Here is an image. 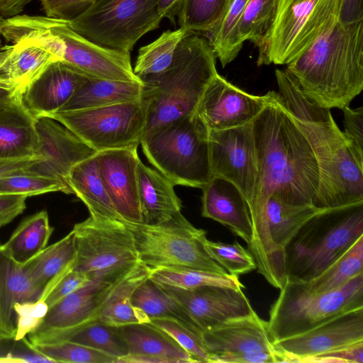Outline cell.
<instances>
[{
  "instance_id": "1",
  "label": "cell",
  "mask_w": 363,
  "mask_h": 363,
  "mask_svg": "<svg viewBox=\"0 0 363 363\" xmlns=\"http://www.w3.org/2000/svg\"><path fill=\"white\" fill-rule=\"evenodd\" d=\"M269 92L268 102L252 121L257 177L249 205L252 235L247 246L260 269L274 267L281 259L269 230L265 213L268 198L274 194L289 203L315 205L320 179L308 141L279 94Z\"/></svg>"
},
{
  "instance_id": "2",
  "label": "cell",
  "mask_w": 363,
  "mask_h": 363,
  "mask_svg": "<svg viewBox=\"0 0 363 363\" xmlns=\"http://www.w3.org/2000/svg\"><path fill=\"white\" fill-rule=\"evenodd\" d=\"M279 94L313 152L319 169L315 205L333 208L363 201V169L354 159L330 109L318 106L302 93L285 69H276Z\"/></svg>"
},
{
  "instance_id": "3",
  "label": "cell",
  "mask_w": 363,
  "mask_h": 363,
  "mask_svg": "<svg viewBox=\"0 0 363 363\" xmlns=\"http://www.w3.org/2000/svg\"><path fill=\"white\" fill-rule=\"evenodd\" d=\"M286 69L318 106L341 110L350 106L363 89V21H337Z\"/></svg>"
},
{
  "instance_id": "4",
  "label": "cell",
  "mask_w": 363,
  "mask_h": 363,
  "mask_svg": "<svg viewBox=\"0 0 363 363\" xmlns=\"http://www.w3.org/2000/svg\"><path fill=\"white\" fill-rule=\"evenodd\" d=\"M216 60L208 39L188 33L177 46L172 66L160 74L141 79L146 107L144 135L195 113L206 87L218 74Z\"/></svg>"
},
{
  "instance_id": "5",
  "label": "cell",
  "mask_w": 363,
  "mask_h": 363,
  "mask_svg": "<svg viewBox=\"0 0 363 363\" xmlns=\"http://www.w3.org/2000/svg\"><path fill=\"white\" fill-rule=\"evenodd\" d=\"M1 35L12 44L23 42L40 47L87 77L142 82L134 73L130 52L93 43L74 31L68 21L19 14L6 18Z\"/></svg>"
},
{
  "instance_id": "6",
  "label": "cell",
  "mask_w": 363,
  "mask_h": 363,
  "mask_svg": "<svg viewBox=\"0 0 363 363\" xmlns=\"http://www.w3.org/2000/svg\"><path fill=\"white\" fill-rule=\"evenodd\" d=\"M363 235V201L325 208L311 217L285 247L286 279L306 283Z\"/></svg>"
},
{
  "instance_id": "7",
  "label": "cell",
  "mask_w": 363,
  "mask_h": 363,
  "mask_svg": "<svg viewBox=\"0 0 363 363\" xmlns=\"http://www.w3.org/2000/svg\"><path fill=\"white\" fill-rule=\"evenodd\" d=\"M208 133L194 113L145 135L140 145L149 162L174 185L202 189L212 179Z\"/></svg>"
},
{
  "instance_id": "8",
  "label": "cell",
  "mask_w": 363,
  "mask_h": 363,
  "mask_svg": "<svg viewBox=\"0 0 363 363\" xmlns=\"http://www.w3.org/2000/svg\"><path fill=\"white\" fill-rule=\"evenodd\" d=\"M363 307V272L342 286L313 293L303 282L286 279L269 310L268 330L273 342L303 333L334 316Z\"/></svg>"
},
{
  "instance_id": "9",
  "label": "cell",
  "mask_w": 363,
  "mask_h": 363,
  "mask_svg": "<svg viewBox=\"0 0 363 363\" xmlns=\"http://www.w3.org/2000/svg\"><path fill=\"white\" fill-rule=\"evenodd\" d=\"M341 0H277L274 20L257 65H286L333 28Z\"/></svg>"
},
{
  "instance_id": "10",
  "label": "cell",
  "mask_w": 363,
  "mask_h": 363,
  "mask_svg": "<svg viewBox=\"0 0 363 363\" xmlns=\"http://www.w3.org/2000/svg\"><path fill=\"white\" fill-rule=\"evenodd\" d=\"M127 224L139 262L150 269L187 267L228 274L204 250L206 231L194 226L181 212L158 224Z\"/></svg>"
},
{
  "instance_id": "11",
  "label": "cell",
  "mask_w": 363,
  "mask_h": 363,
  "mask_svg": "<svg viewBox=\"0 0 363 363\" xmlns=\"http://www.w3.org/2000/svg\"><path fill=\"white\" fill-rule=\"evenodd\" d=\"M163 18L157 0H98L68 23L100 46L130 52L144 35L160 27Z\"/></svg>"
},
{
  "instance_id": "12",
  "label": "cell",
  "mask_w": 363,
  "mask_h": 363,
  "mask_svg": "<svg viewBox=\"0 0 363 363\" xmlns=\"http://www.w3.org/2000/svg\"><path fill=\"white\" fill-rule=\"evenodd\" d=\"M48 117L98 152L138 146L145 133L146 107L141 99L104 107L60 111Z\"/></svg>"
},
{
  "instance_id": "13",
  "label": "cell",
  "mask_w": 363,
  "mask_h": 363,
  "mask_svg": "<svg viewBox=\"0 0 363 363\" xmlns=\"http://www.w3.org/2000/svg\"><path fill=\"white\" fill-rule=\"evenodd\" d=\"M72 230L77 244L74 270L99 277L139 262L133 233L125 221L89 216Z\"/></svg>"
},
{
  "instance_id": "14",
  "label": "cell",
  "mask_w": 363,
  "mask_h": 363,
  "mask_svg": "<svg viewBox=\"0 0 363 363\" xmlns=\"http://www.w3.org/2000/svg\"><path fill=\"white\" fill-rule=\"evenodd\" d=\"M132 267L96 277L49 308L40 325L24 338L26 341L30 345L62 342L97 320L106 299Z\"/></svg>"
},
{
  "instance_id": "15",
  "label": "cell",
  "mask_w": 363,
  "mask_h": 363,
  "mask_svg": "<svg viewBox=\"0 0 363 363\" xmlns=\"http://www.w3.org/2000/svg\"><path fill=\"white\" fill-rule=\"evenodd\" d=\"M212 177L235 184L248 206L252 201L257 177V153L252 122L208 133Z\"/></svg>"
},
{
  "instance_id": "16",
  "label": "cell",
  "mask_w": 363,
  "mask_h": 363,
  "mask_svg": "<svg viewBox=\"0 0 363 363\" xmlns=\"http://www.w3.org/2000/svg\"><path fill=\"white\" fill-rule=\"evenodd\" d=\"M35 128L39 159L23 172L55 179L72 189L68 181L72 167L97 152L52 118H36Z\"/></svg>"
},
{
  "instance_id": "17",
  "label": "cell",
  "mask_w": 363,
  "mask_h": 363,
  "mask_svg": "<svg viewBox=\"0 0 363 363\" xmlns=\"http://www.w3.org/2000/svg\"><path fill=\"white\" fill-rule=\"evenodd\" d=\"M363 340V307L341 313L303 333L273 342L281 362H300Z\"/></svg>"
},
{
  "instance_id": "18",
  "label": "cell",
  "mask_w": 363,
  "mask_h": 363,
  "mask_svg": "<svg viewBox=\"0 0 363 363\" xmlns=\"http://www.w3.org/2000/svg\"><path fill=\"white\" fill-rule=\"evenodd\" d=\"M249 94L227 81L218 73L206 87L196 114L208 131L233 128L251 123L269 101Z\"/></svg>"
},
{
  "instance_id": "19",
  "label": "cell",
  "mask_w": 363,
  "mask_h": 363,
  "mask_svg": "<svg viewBox=\"0 0 363 363\" xmlns=\"http://www.w3.org/2000/svg\"><path fill=\"white\" fill-rule=\"evenodd\" d=\"M160 285L186 311L202 333L255 312L242 289L213 286L182 289Z\"/></svg>"
},
{
  "instance_id": "20",
  "label": "cell",
  "mask_w": 363,
  "mask_h": 363,
  "mask_svg": "<svg viewBox=\"0 0 363 363\" xmlns=\"http://www.w3.org/2000/svg\"><path fill=\"white\" fill-rule=\"evenodd\" d=\"M138 147L98 152V170L103 184L121 217L129 223H142L137 166Z\"/></svg>"
},
{
  "instance_id": "21",
  "label": "cell",
  "mask_w": 363,
  "mask_h": 363,
  "mask_svg": "<svg viewBox=\"0 0 363 363\" xmlns=\"http://www.w3.org/2000/svg\"><path fill=\"white\" fill-rule=\"evenodd\" d=\"M202 337L210 355L264 352L279 356L281 362V356L274 347L267 321L259 318L255 311L203 331Z\"/></svg>"
},
{
  "instance_id": "22",
  "label": "cell",
  "mask_w": 363,
  "mask_h": 363,
  "mask_svg": "<svg viewBox=\"0 0 363 363\" xmlns=\"http://www.w3.org/2000/svg\"><path fill=\"white\" fill-rule=\"evenodd\" d=\"M88 77L56 61L50 64L22 93V101L36 118L60 111Z\"/></svg>"
},
{
  "instance_id": "23",
  "label": "cell",
  "mask_w": 363,
  "mask_h": 363,
  "mask_svg": "<svg viewBox=\"0 0 363 363\" xmlns=\"http://www.w3.org/2000/svg\"><path fill=\"white\" fill-rule=\"evenodd\" d=\"M202 189L201 216L228 227L248 245L252 225L248 203L240 190L220 177H212Z\"/></svg>"
},
{
  "instance_id": "24",
  "label": "cell",
  "mask_w": 363,
  "mask_h": 363,
  "mask_svg": "<svg viewBox=\"0 0 363 363\" xmlns=\"http://www.w3.org/2000/svg\"><path fill=\"white\" fill-rule=\"evenodd\" d=\"M38 136L35 118L17 93L0 103V159L24 160L35 157Z\"/></svg>"
},
{
  "instance_id": "25",
  "label": "cell",
  "mask_w": 363,
  "mask_h": 363,
  "mask_svg": "<svg viewBox=\"0 0 363 363\" xmlns=\"http://www.w3.org/2000/svg\"><path fill=\"white\" fill-rule=\"evenodd\" d=\"M128 354L118 363H191L188 352L171 336L151 323L121 326Z\"/></svg>"
},
{
  "instance_id": "26",
  "label": "cell",
  "mask_w": 363,
  "mask_h": 363,
  "mask_svg": "<svg viewBox=\"0 0 363 363\" xmlns=\"http://www.w3.org/2000/svg\"><path fill=\"white\" fill-rule=\"evenodd\" d=\"M137 179L143 223H161L181 212L182 203L175 193V185L140 160Z\"/></svg>"
},
{
  "instance_id": "27",
  "label": "cell",
  "mask_w": 363,
  "mask_h": 363,
  "mask_svg": "<svg viewBox=\"0 0 363 363\" xmlns=\"http://www.w3.org/2000/svg\"><path fill=\"white\" fill-rule=\"evenodd\" d=\"M42 291L33 283L23 265L0 250V340L15 335L14 305L40 299Z\"/></svg>"
},
{
  "instance_id": "28",
  "label": "cell",
  "mask_w": 363,
  "mask_h": 363,
  "mask_svg": "<svg viewBox=\"0 0 363 363\" xmlns=\"http://www.w3.org/2000/svg\"><path fill=\"white\" fill-rule=\"evenodd\" d=\"M76 255V238L72 230L23 265L33 284L42 291L40 299L74 269Z\"/></svg>"
},
{
  "instance_id": "29",
  "label": "cell",
  "mask_w": 363,
  "mask_h": 363,
  "mask_svg": "<svg viewBox=\"0 0 363 363\" xmlns=\"http://www.w3.org/2000/svg\"><path fill=\"white\" fill-rule=\"evenodd\" d=\"M150 272L147 267L137 262L108 297L97 320L116 327L150 323L147 315L133 302L135 290L149 278Z\"/></svg>"
},
{
  "instance_id": "30",
  "label": "cell",
  "mask_w": 363,
  "mask_h": 363,
  "mask_svg": "<svg viewBox=\"0 0 363 363\" xmlns=\"http://www.w3.org/2000/svg\"><path fill=\"white\" fill-rule=\"evenodd\" d=\"M142 82H125L88 77L58 111L94 108L135 101L142 99Z\"/></svg>"
},
{
  "instance_id": "31",
  "label": "cell",
  "mask_w": 363,
  "mask_h": 363,
  "mask_svg": "<svg viewBox=\"0 0 363 363\" xmlns=\"http://www.w3.org/2000/svg\"><path fill=\"white\" fill-rule=\"evenodd\" d=\"M96 155L79 162L70 169L68 181L73 194L84 203L89 216L125 221L116 211L103 184Z\"/></svg>"
},
{
  "instance_id": "32",
  "label": "cell",
  "mask_w": 363,
  "mask_h": 363,
  "mask_svg": "<svg viewBox=\"0 0 363 363\" xmlns=\"http://www.w3.org/2000/svg\"><path fill=\"white\" fill-rule=\"evenodd\" d=\"M48 212L42 210L24 218L0 250L18 264L23 265L46 247L53 233Z\"/></svg>"
},
{
  "instance_id": "33",
  "label": "cell",
  "mask_w": 363,
  "mask_h": 363,
  "mask_svg": "<svg viewBox=\"0 0 363 363\" xmlns=\"http://www.w3.org/2000/svg\"><path fill=\"white\" fill-rule=\"evenodd\" d=\"M325 208L312 203L294 204L274 194L268 198L265 206L271 238L285 257V247L300 228L311 217Z\"/></svg>"
},
{
  "instance_id": "34",
  "label": "cell",
  "mask_w": 363,
  "mask_h": 363,
  "mask_svg": "<svg viewBox=\"0 0 363 363\" xmlns=\"http://www.w3.org/2000/svg\"><path fill=\"white\" fill-rule=\"evenodd\" d=\"M3 69L7 85L23 93L50 64L60 61L55 55L37 45L13 43Z\"/></svg>"
},
{
  "instance_id": "35",
  "label": "cell",
  "mask_w": 363,
  "mask_h": 363,
  "mask_svg": "<svg viewBox=\"0 0 363 363\" xmlns=\"http://www.w3.org/2000/svg\"><path fill=\"white\" fill-rule=\"evenodd\" d=\"M133 302L150 320L172 319L191 329L201 332L186 311L160 284L149 278L136 288L133 296Z\"/></svg>"
},
{
  "instance_id": "36",
  "label": "cell",
  "mask_w": 363,
  "mask_h": 363,
  "mask_svg": "<svg viewBox=\"0 0 363 363\" xmlns=\"http://www.w3.org/2000/svg\"><path fill=\"white\" fill-rule=\"evenodd\" d=\"M187 33L180 27L166 30L153 42L141 47L133 67L135 75L143 79L167 70L172 65L178 45Z\"/></svg>"
},
{
  "instance_id": "37",
  "label": "cell",
  "mask_w": 363,
  "mask_h": 363,
  "mask_svg": "<svg viewBox=\"0 0 363 363\" xmlns=\"http://www.w3.org/2000/svg\"><path fill=\"white\" fill-rule=\"evenodd\" d=\"M149 279L171 287L191 289L204 286L242 289L238 276L187 267H160L150 269Z\"/></svg>"
},
{
  "instance_id": "38",
  "label": "cell",
  "mask_w": 363,
  "mask_h": 363,
  "mask_svg": "<svg viewBox=\"0 0 363 363\" xmlns=\"http://www.w3.org/2000/svg\"><path fill=\"white\" fill-rule=\"evenodd\" d=\"M363 272V235L321 274L304 283L313 293L335 290Z\"/></svg>"
},
{
  "instance_id": "39",
  "label": "cell",
  "mask_w": 363,
  "mask_h": 363,
  "mask_svg": "<svg viewBox=\"0 0 363 363\" xmlns=\"http://www.w3.org/2000/svg\"><path fill=\"white\" fill-rule=\"evenodd\" d=\"M247 1L231 0L218 25L207 35L210 45L223 67L235 59L242 47L238 27Z\"/></svg>"
},
{
  "instance_id": "40",
  "label": "cell",
  "mask_w": 363,
  "mask_h": 363,
  "mask_svg": "<svg viewBox=\"0 0 363 363\" xmlns=\"http://www.w3.org/2000/svg\"><path fill=\"white\" fill-rule=\"evenodd\" d=\"M231 0H184L178 23L188 33L210 34L225 13Z\"/></svg>"
},
{
  "instance_id": "41",
  "label": "cell",
  "mask_w": 363,
  "mask_h": 363,
  "mask_svg": "<svg viewBox=\"0 0 363 363\" xmlns=\"http://www.w3.org/2000/svg\"><path fill=\"white\" fill-rule=\"evenodd\" d=\"M64 341L77 342L101 351L118 359L128 354L121 327L101 321L92 322L72 333Z\"/></svg>"
},
{
  "instance_id": "42",
  "label": "cell",
  "mask_w": 363,
  "mask_h": 363,
  "mask_svg": "<svg viewBox=\"0 0 363 363\" xmlns=\"http://www.w3.org/2000/svg\"><path fill=\"white\" fill-rule=\"evenodd\" d=\"M277 0H247L238 23L240 40L262 46L274 20Z\"/></svg>"
},
{
  "instance_id": "43",
  "label": "cell",
  "mask_w": 363,
  "mask_h": 363,
  "mask_svg": "<svg viewBox=\"0 0 363 363\" xmlns=\"http://www.w3.org/2000/svg\"><path fill=\"white\" fill-rule=\"evenodd\" d=\"M21 341L28 350L48 358L52 363H118V359L111 355L71 341L39 345H30L25 339Z\"/></svg>"
},
{
  "instance_id": "44",
  "label": "cell",
  "mask_w": 363,
  "mask_h": 363,
  "mask_svg": "<svg viewBox=\"0 0 363 363\" xmlns=\"http://www.w3.org/2000/svg\"><path fill=\"white\" fill-rule=\"evenodd\" d=\"M23 170L0 177V194L27 197L55 191L73 194L71 189L55 179L31 174Z\"/></svg>"
},
{
  "instance_id": "45",
  "label": "cell",
  "mask_w": 363,
  "mask_h": 363,
  "mask_svg": "<svg viewBox=\"0 0 363 363\" xmlns=\"http://www.w3.org/2000/svg\"><path fill=\"white\" fill-rule=\"evenodd\" d=\"M202 242L207 254L229 274L239 276L257 269L252 254L237 242L226 244L205 237Z\"/></svg>"
},
{
  "instance_id": "46",
  "label": "cell",
  "mask_w": 363,
  "mask_h": 363,
  "mask_svg": "<svg viewBox=\"0 0 363 363\" xmlns=\"http://www.w3.org/2000/svg\"><path fill=\"white\" fill-rule=\"evenodd\" d=\"M150 323L171 336L188 352L194 362H209L210 354L201 332L172 319L155 318L150 320Z\"/></svg>"
},
{
  "instance_id": "47",
  "label": "cell",
  "mask_w": 363,
  "mask_h": 363,
  "mask_svg": "<svg viewBox=\"0 0 363 363\" xmlns=\"http://www.w3.org/2000/svg\"><path fill=\"white\" fill-rule=\"evenodd\" d=\"M15 313V335L13 340L21 341L34 332L43 322L48 306L43 300L17 303L13 307Z\"/></svg>"
},
{
  "instance_id": "48",
  "label": "cell",
  "mask_w": 363,
  "mask_h": 363,
  "mask_svg": "<svg viewBox=\"0 0 363 363\" xmlns=\"http://www.w3.org/2000/svg\"><path fill=\"white\" fill-rule=\"evenodd\" d=\"M344 114L343 135L351 153L360 168L363 169V108L342 109Z\"/></svg>"
},
{
  "instance_id": "49",
  "label": "cell",
  "mask_w": 363,
  "mask_h": 363,
  "mask_svg": "<svg viewBox=\"0 0 363 363\" xmlns=\"http://www.w3.org/2000/svg\"><path fill=\"white\" fill-rule=\"evenodd\" d=\"M96 277L91 274L73 269L63 277L40 300L44 301L49 308L72 292L87 284Z\"/></svg>"
},
{
  "instance_id": "50",
  "label": "cell",
  "mask_w": 363,
  "mask_h": 363,
  "mask_svg": "<svg viewBox=\"0 0 363 363\" xmlns=\"http://www.w3.org/2000/svg\"><path fill=\"white\" fill-rule=\"evenodd\" d=\"M47 16L70 21L98 0H39Z\"/></svg>"
},
{
  "instance_id": "51",
  "label": "cell",
  "mask_w": 363,
  "mask_h": 363,
  "mask_svg": "<svg viewBox=\"0 0 363 363\" xmlns=\"http://www.w3.org/2000/svg\"><path fill=\"white\" fill-rule=\"evenodd\" d=\"M300 362L363 363V340L304 358Z\"/></svg>"
},
{
  "instance_id": "52",
  "label": "cell",
  "mask_w": 363,
  "mask_h": 363,
  "mask_svg": "<svg viewBox=\"0 0 363 363\" xmlns=\"http://www.w3.org/2000/svg\"><path fill=\"white\" fill-rule=\"evenodd\" d=\"M27 198L18 194H0V229L23 212Z\"/></svg>"
},
{
  "instance_id": "53",
  "label": "cell",
  "mask_w": 363,
  "mask_h": 363,
  "mask_svg": "<svg viewBox=\"0 0 363 363\" xmlns=\"http://www.w3.org/2000/svg\"><path fill=\"white\" fill-rule=\"evenodd\" d=\"M363 21L362 0H341L338 21L354 23Z\"/></svg>"
},
{
  "instance_id": "54",
  "label": "cell",
  "mask_w": 363,
  "mask_h": 363,
  "mask_svg": "<svg viewBox=\"0 0 363 363\" xmlns=\"http://www.w3.org/2000/svg\"><path fill=\"white\" fill-rule=\"evenodd\" d=\"M35 362H50L51 360L48 358L39 354L32 350L28 353H14L8 352L3 355H0V363H35Z\"/></svg>"
},
{
  "instance_id": "55",
  "label": "cell",
  "mask_w": 363,
  "mask_h": 363,
  "mask_svg": "<svg viewBox=\"0 0 363 363\" xmlns=\"http://www.w3.org/2000/svg\"><path fill=\"white\" fill-rule=\"evenodd\" d=\"M38 159L39 158L24 160L0 159V177L22 171L30 166Z\"/></svg>"
},
{
  "instance_id": "56",
  "label": "cell",
  "mask_w": 363,
  "mask_h": 363,
  "mask_svg": "<svg viewBox=\"0 0 363 363\" xmlns=\"http://www.w3.org/2000/svg\"><path fill=\"white\" fill-rule=\"evenodd\" d=\"M184 0H157V8L163 18L175 24Z\"/></svg>"
},
{
  "instance_id": "57",
  "label": "cell",
  "mask_w": 363,
  "mask_h": 363,
  "mask_svg": "<svg viewBox=\"0 0 363 363\" xmlns=\"http://www.w3.org/2000/svg\"><path fill=\"white\" fill-rule=\"evenodd\" d=\"M31 0H0V14L5 18L19 15Z\"/></svg>"
},
{
  "instance_id": "58",
  "label": "cell",
  "mask_w": 363,
  "mask_h": 363,
  "mask_svg": "<svg viewBox=\"0 0 363 363\" xmlns=\"http://www.w3.org/2000/svg\"><path fill=\"white\" fill-rule=\"evenodd\" d=\"M11 45H4L0 49V85L9 87L4 79L3 69L5 62L11 52Z\"/></svg>"
},
{
  "instance_id": "59",
  "label": "cell",
  "mask_w": 363,
  "mask_h": 363,
  "mask_svg": "<svg viewBox=\"0 0 363 363\" xmlns=\"http://www.w3.org/2000/svg\"><path fill=\"white\" fill-rule=\"evenodd\" d=\"M19 92L15 89L0 85V101H4Z\"/></svg>"
},
{
  "instance_id": "60",
  "label": "cell",
  "mask_w": 363,
  "mask_h": 363,
  "mask_svg": "<svg viewBox=\"0 0 363 363\" xmlns=\"http://www.w3.org/2000/svg\"><path fill=\"white\" fill-rule=\"evenodd\" d=\"M5 20H6V18L0 14V49H1V37H2L1 32H2V29L4 27V23H5Z\"/></svg>"
},
{
  "instance_id": "61",
  "label": "cell",
  "mask_w": 363,
  "mask_h": 363,
  "mask_svg": "<svg viewBox=\"0 0 363 363\" xmlns=\"http://www.w3.org/2000/svg\"><path fill=\"white\" fill-rule=\"evenodd\" d=\"M6 347H5L4 345H3L1 342H0V355H3L4 354H6V352H8L6 351Z\"/></svg>"
},
{
  "instance_id": "62",
  "label": "cell",
  "mask_w": 363,
  "mask_h": 363,
  "mask_svg": "<svg viewBox=\"0 0 363 363\" xmlns=\"http://www.w3.org/2000/svg\"><path fill=\"white\" fill-rule=\"evenodd\" d=\"M4 101H5V100H4ZM2 101H0V103H1V102H2Z\"/></svg>"
},
{
  "instance_id": "63",
  "label": "cell",
  "mask_w": 363,
  "mask_h": 363,
  "mask_svg": "<svg viewBox=\"0 0 363 363\" xmlns=\"http://www.w3.org/2000/svg\"><path fill=\"white\" fill-rule=\"evenodd\" d=\"M1 242H0V246H1Z\"/></svg>"
},
{
  "instance_id": "64",
  "label": "cell",
  "mask_w": 363,
  "mask_h": 363,
  "mask_svg": "<svg viewBox=\"0 0 363 363\" xmlns=\"http://www.w3.org/2000/svg\"><path fill=\"white\" fill-rule=\"evenodd\" d=\"M0 342H1V340H0Z\"/></svg>"
}]
</instances>
